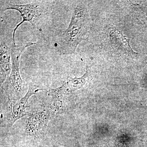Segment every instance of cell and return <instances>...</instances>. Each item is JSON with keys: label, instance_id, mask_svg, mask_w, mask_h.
<instances>
[{"label": "cell", "instance_id": "277c9868", "mask_svg": "<svg viewBox=\"0 0 147 147\" xmlns=\"http://www.w3.org/2000/svg\"><path fill=\"white\" fill-rule=\"evenodd\" d=\"M50 117V110L47 108L30 114L25 129V134L30 137H37L41 134L47 127Z\"/></svg>", "mask_w": 147, "mask_h": 147}, {"label": "cell", "instance_id": "52a82bcc", "mask_svg": "<svg viewBox=\"0 0 147 147\" xmlns=\"http://www.w3.org/2000/svg\"><path fill=\"white\" fill-rule=\"evenodd\" d=\"M43 90L42 88L35 84H31L30 85L25 96L21 98L12 106L11 119L9 122L10 127L12 126L19 119L26 115V109L28 106V101L30 98Z\"/></svg>", "mask_w": 147, "mask_h": 147}, {"label": "cell", "instance_id": "7a4b0ae2", "mask_svg": "<svg viewBox=\"0 0 147 147\" xmlns=\"http://www.w3.org/2000/svg\"><path fill=\"white\" fill-rule=\"evenodd\" d=\"M51 2L35 1L26 4L17 5L11 3L8 1H1V12L10 9L17 11L23 18L13 30L12 37L14 43H16L15 36L16 30L24 22H29L34 28H37L49 14L52 5Z\"/></svg>", "mask_w": 147, "mask_h": 147}, {"label": "cell", "instance_id": "5b68a950", "mask_svg": "<svg viewBox=\"0 0 147 147\" xmlns=\"http://www.w3.org/2000/svg\"><path fill=\"white\" fill-rule=\"evenodd\" d=\"M88 68H86V73L82 77L70 78L65 81L61 86L56 88H49L47 94L55 100H60L66 95L76 91L84 87L86 84V78L88 76Z\"/></svg>", "mask_w": 147, "mask_h": 147}, {"label": "cell", "instance_id": "ba28073f", "mask_svg": "<svg viewBox=\"0 0 147 147\" xmlns=\"http://www.w3.org/2000/svg\"><path fill=\"white\" fill-rule=\"evenodd\" d=\"M113 34H114V37L116 38L117 40L119 41L121 45L125 48V50H127L129 52L134 53V51L131 49V47L129 45V40L126 38V37L123 35L122 32L121 31L117 30L114 32Z\"/></svg>", "mask_w": 147, "mask_h": 147}, {"label": "cell", "instance_id": "6da1fadb", "mask_svg": "<svg viewBox=\"0 0 147 147\" xmlns=\"http://www.w3.org/2000/svg\"><path fill=\"white\" fill-rule=\"evenodd\" d=\"M90 18L86 2L77 1L74 6L72 16L67 28L58 36L55 42L57 52L61 55L75 53L76 47L88 36Z\"/></svg>", "mask_w": 147, "mask_h": 147}, {"label": "cell", "instance_id": "8992f818", "mask_svg": "<svg viewBox=\"0 0 147 147\" xmlns=\"http://www.w3.org/2000/svg\"><path fill=\"white\" fill-rule=\"evenodd\" d=\"M8 43L5 38L1 37L0 45V72L1 85V86L9 76L12 68V60L11 48L14 42Z\"/></svg>", "mask_w": 147, "mask_h": 147}, {"label": "cell", "instance_id": "3957f363", "mask_svg": "<svg viewBox=\"0 0 147 147\" xmlns=\"http://www.w3.org/2000/svg\"><path fill=\"white\" fill-rule=\"evenodd\" d=\"M36 42H28L22 46L13 45L11 48L12 65L9 76L1 86L10 101L20 100L22 96L23 80L20 71V59L22 53L27 47L36 44Z\"/></svg>", "mask_w": 147, "mask_h": 147}]
</instances>
